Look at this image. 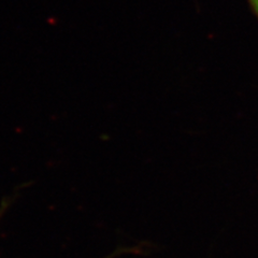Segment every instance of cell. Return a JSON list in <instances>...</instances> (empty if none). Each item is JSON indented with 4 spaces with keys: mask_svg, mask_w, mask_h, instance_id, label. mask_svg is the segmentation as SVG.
Segmentation results:
<instances>
[{
    "mask_svg": "<svg viewBox=\"0 0 258 258\" xmlns=\"http://www.w3.org/2000/svg\"><path fill=\"white\" fill-rule=\"evenodd\" d=\"M247 3L251 7V10L253 11V13L255 14V16L258 20V0H247Z\"/></svg>",
    "mask_w": 258,
    "mask_h": 258,
    "instance_id": "obj_1",
    "label": "cell"
}]
</instances>
